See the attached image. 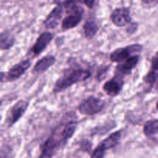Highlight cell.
<instances>
[{"instance_id": "cell-1", "label": "cell", "mask_w": 158, "mask_h": 158, "mask_svg": "<svg viewBox=\"0 0 158 158\" xmlns=\"http://www.w3.org/2000/svg\"><path fill=\"white\" fill-rule=\"evenodd\" d=\"M77 127L76 121L60 123L54 129L41 148L40 158H52L73 137Z\"/></svg>"}, {"instance_id": "cell-2", "label": "cell", "mask_w": 158, "mask_h": 158, "mask_svg": "<svg viewBox=\"0 0 158 158\" xmlns=\"http://www.w3.org/2000/svg\"><path fill=\"white\" fill-rule=\"evenodd\" d=\"M89 77H90V72L88 69H82V68L68 69L57 80L54 86L53 91L55 93L61 92L70 87L73 84H77L87 80Z\"/></svg>"}, {"instance_id": "cell-3", "label": "cell", "mask_w": 158, "mask_h": 158, "mask_svg": "<svg viewBox=\"0 0 158 158\" xmlns=\"http://www.w3.org/2000/svg\"><path fill=\"white\" fill-rule=\"evenodd\" d=\"M105 103L103 100L95 97H89L80 103L79 111L81 114L92 116L100 113L104 107Z\"/></svg>"}, {"instance_id": "cell-4", "label": "cell", "mask_w": 158, "mask_h": 158, "mask_svg": "<svg viewBox=\"0 0 158 158\" xmlns=\"http://www.w3.org/2000/svg\"><path fill=\"white\" fill-rule=\"evenodd\" d=\"M142 50L140 44H133L131 46L116 49L110 54V59L114 63H122L134 56H138Z\"/></svg>"}, {"instance_id": "cell-5", "label": "cell", "mask_w": 158, "mask_h": 158, "mask_svg": "<svg viewBox=\"0 0 158 158\" xmlns=\"http://www.w3.org/2000/svg\"><path fill=\"white\" fill-rule=\"evenodd\" d=\"M29 106V102L26 100H19L9 110L6 119V123L9 127L13 126L26 113Z\"/></svg>"}, {"instance_id": "cell-6", "label": "cell", "mask_w": 158, "mask_h": 158, "mask_svg": "<svg viewBox=\"0 0 158 158\" xmlns=\"http://www.w3.org/2000/svg\"><path fill=\"white\" fill-rule=\"evenodd\" d=\"M110 19L115 26L122 27L132 23L131 21V12L128 8H117L112 12L110 15Z\"/></svg>"}, {"instance_id": "cell-7", "label": "cell", "mask_w": 158, "mask_h": 158, "mask_svg": "<svg viewBox=\"0 0 158 158\" xmlns=\"http://www.w3.org/2000/svg\"><path fill=\"white\" fill-rule=\"evenodd\" d=\"M123 84H124V82H123V77L115 75L113 78H111L103 84V89L110 97H116L122 90Z\"/></svg>"}, {"instance_id": "cell-8", "label": "cell", "mask_w": 158, "mask_h": 158, "mask_svg": "<svg viewBox=\"0 0 158 158\" xmlns=\"http://www.w3.org/2000/svg\"><path fill=\"white\" fill-rule=\"evenodd\" d=\"M83 13L84 10L81 6L73 12H69V15L65 17L62 21V29L63 30H67L78 26L79 23L83 19Z\"/></svg>"}, {"instance_id": "cell-9", "label": "cell", "mask_w": 158, "mask_h": 158, "mask_svg": "<svg viewBox=\"0 0 158 158\" xmlns=\"http://www.w3.org/2000/svg\"><path fill=\"white\" fill-rule=\"evenodd\" d=\"M31 62L29 60H25L20 63L14 65L6 74V80L7 81H15L21 77L28 69L30 67Z\"/></svg>"}, {"instance_id": "cell-10", "label": "cell", "mask_w": 158, "mask_h": 158, "mask_svg": "<svg viewBox=\"0 0 158 158\" xmlns=\"http://www.w3.org/2000/svg\"><path fill=\"white\" fill-rule=\"evenodd\" d=\"M53 39V35L49 32H43L35 41V44L32 46L30 51L34 56H38L47 47Z\"/></svg>"}, {"instance_id": "cell-11", "label": "cell", "mask_w": 158, "mask_h": 158, "mask_svg": "<svg viewBox=\"0 0 158 158\" xmlns=\"http://www.w3.org/2000/svg\"><path fill=\"white\" fill-rule=\"evenodd\" d=\"M63 12L64 10L60 6H57L53 8L43 22L45 27L49 29H52L56 27L61 22Z\"/></svg>"}, {"instance_id": "cell-12", "label": "cell", "mask_w": 158, "mask_h": 158, "mask_svg": "<svg viewBox=\"0 0 158 158\" xmlns=\"http://www.w3.org/2000/svg\"><path fill=\"white\" fill-rule=\"evenodd\" d=\"M139 60H140V56H134L131 57L128 60H125L124 62H123L122 63H120V65L117 66L116 68V75L123 76L128 75L131 73V71L134 69L138 63Z\"/></svg>"}, {"instance_id": "cell-13", "label": "cell", "mask_w": 158, "mask_h": 158, "mask_svg": "<svg viewBox=\"0 0 158 158\" xmlns=\"http://www.w3.org/2000/svg\"><path fill=\"white\" fill-rule=\"evenodd\" d=\"M56 63V58L53 56H46L40 59L34 66L32 73H42L50 68Z\"/></svg>"}, {"instance_id": "cell-14", "label": "cell", "mask_w": 158, "mask_h": 158, "mask_svg": "<svg viewBox=\"0 0 158 158\" xmlns=\"http://www.w3.org/2000/svg\"><path fill=\"white\" fill-rule=\"evenodd\" d=\"M158 78V53L153 58L151 62V68L146 77H144V81L147 84L153 86Z\"/></svg>"}, {"instance_id": "cell-15", "label": "cell", "mask_w": 158, "mask_h": 158, "mask_svg": "<svg viewBox=\"0 0 158 158\" xmlns=\"http://www.w3.org/2000/svg\"><path fill=\"white\" fill-rule=\"evenodd\" d=\"M122 135V131H116V132L111 134L109 137H106L105 140H103V141L100 143V144L106 150H109L110 148H114L115 146H117L118 144V143L120 142V138H121Z\"/></svg>"}, {"instance_id": "cell-16", "label": "cell", "mask_w": 158, "mask_h": 158, "mask_svg": "<svg viewBox=\"0 0 158 158\" xmlns=\"http://www.w3.org/2000/svg\"><path fill=\"white\" fill-rule=\"evenodd\" d=\"M98 25L96 23L95 20L92 19L86 20V23L83 25V31H84L85 36L89 40L95 36V35L98 32Z\"/></svg>"}, {"instance_id": "cell-17", "label": "cell", "mask_w": 158, "mask_h": 158, "mask_svg": "<svg viewBox=\"0 0 158 158\" xmlns=\"http://www.w3.org/2000/svg\"><path fill=\"white\" fill-rule=\"evenodd\" d=\"M53 3L63 8V10L68 13L73 12L80 7L77 5V0H53Z\"/></svg>"}, {"instance_id": "cell-18", "label": "cell", "mask_w": 158, "mask_h": 158, "mask_svg": "<svg viewBox=\"0 0 158 158\" xmlns=\"http://www.w3.org/2000/svg\"><path fill=\"white\" fill-rule=\"evenodd\" d=\"M0 38H1V40H0V43H0V47L2 50L10 49L14 45V43H15L14 37L6 31L2 32Z\"/></svg>"}, {"instance_id": "cell-19", "label": "cell", "mask_w": 158, "mask_h": 158, "mask_svg": "<svg viewBox=\"0 0 158 158\" xmlns=\"http://www.w3.org/2000/svg\"><path fill=\"white\" fill-rule=\"evenodd\" d=\"M158 133V120H151L146 122L143 126V134L147 137H151Z\"/></svg>"}, {"instance_id": "cell-20", "label": "cell", "mask_w": 158, "mask_h": 158, "mask_svg": "<svg viewBox=\"0 0 158 158\" xmlns=\"http://www.w3.org/2000/svg\"><path fill=\"white\" fill-rule=\"evenodd\" d=\"M106 151V150L100 143L93 152L91 158H103Z\"/></svg>"}, {"instance_id": "cell-21", "label": "cell", "mask_w": 158, "mask_h": 158, "mask_svg": "<svg viewBox=\"0 0 158 158\" xmlns=\"http://www.w3.org/2000/svg\"><path fill=\"white\" fill-rule=\"evenodd\" d=\"M137 23H131V24L128 25V28L127 29V31L129 33H134L137 31Z\"/></svg>"}, {"instance_id": "cell-22", "label": "cell", "mask_w": 158, "mask_h": 158, "mask_svg": "<svg viewBox=\"0 0 158 158\" xmlns=\"http://www.w3.org/2000/svg\"><path fill=\"white\" fill-rule=\"evenodd\" d=\"M83 2L89 9H93L97 0H83Z\"/></svg>"}, {"instance_id": "cell-23", "label": "cell", "mask_w": 158, "mask_h": 158, "mask_svg": "<svg viewBox=\"0 0 158 158\" xmlns=\"http://www.w3.org/2000/svg\"><path fill=\"white\" fill-rule=\"evenodd\" d=\"M142 2L145 5H156L158 4V0H142Z\"/></svg>"}, {"instance_id": "cell-24", "label": "cell", "mask_w": 158, "mask_h": 158, "mask_svg": "<svg viewBox=\"0 0 158 158\" xmlns=\"http://www.w3.org/2000/svg\"><path fill=\"white\" fill-rule=\"evenodd\" d=\"M156 89H157V90H158V81H157V86H156Z\"/></svg>"}, {"instance_id": "cell-25", "label": "cell", "mask_w": 158, "mask_h": 158, "mask_svg": "<svg viewBox=\"0 0 158 158\" xmlns=\"http://www.w3.org/2000/svg\"><path fill=\"white\" fill-rule=\"evenodd\" d=\"M157 109L158 110V101H157Z\"/></svg>"}]
</instances>
